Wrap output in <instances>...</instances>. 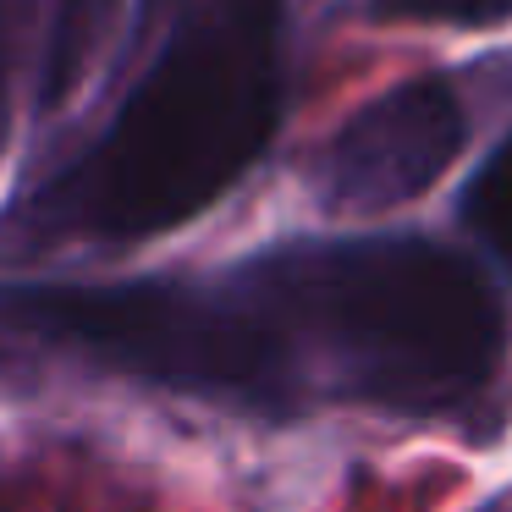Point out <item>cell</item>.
<instances>
[{"label":"cell","instance_id":"6","mask_svg":"<svg viewBox=\"0 0 512 512\" xmlns=\"http://www.w3.org/2000/svg\"><path fill=\"white\" fill-rule=\"evenodd\" d=\"M386 17H413V23H457V28H485L507 23L512 0H375Z\"/></svg>","mask_w":512,"mask_h":512},{"label":"cell","instance_id":"2","mask_svg":"<svg viewBox=\"0 0 512 512\" xmlns=\"http://www.w3.org/2000/svg\"><path fill=\"white\" fill-rule=\"evenodd\" d=\"M276 0H199L78 177L100 237H155L215 204L276 127Z\"/></svg>","mask_w":512,"mask_h":512},{"label":"cell","instance_id":"3","mask_svg":"<svg viewBox=\"0 0 512 512\" xmlns=\"http://www.w3.org/2000/svg\"><path fill=\"white\" fill-rule=\"evenodd\" d=\"M28 331L127 369L138 380L210 397L270 402L298 386L281 331L248 292L210 287H50L12 303Z\"/></svg>","mask_w":512,"mask_h":512},{"label":"cell","instance_id":"5","mask_svg":"<svg viewBox=\"0 0 512 512\" xmlns=\"http://www.w3.org/2000/svg\"><path fill=\"white\" fill-rule=\"evenodd\" d=\"M468 221L512 265V138L485 160V171L468 188Z\"/></svg>","mask_w":512,"mask_h":512},{"label":"cell","instance_id":"4","mask_svg":"<svg viewBox=\"0 0 512 512\" xmlns=\"http://www.w3.org/2000/svg\"><path fill=\"white\" fill-rule=\"evenodd\" d=\"M463 149V105L452 83L413 78L369 100L325 155V193L342 210H391L441 177Z\"/></svg>","mask_w":512,"mask_h":512},{"label":"cell","instance_id":"1","mask_svg":"<svg viewBox=\"0 0 512 512\" xmlns=\"http://www.w3.org/2000/svg\"><path fill=\"white\" fill-rule=\"evenodd\" d=\"M243 292L281 331L298 380L309 347L325 380L386 408H446L485 386L501 358L496 292L468 259L419 237L270 259Z\"/></svg>","mask_w":512,"mask_h":512}]
</instances>
